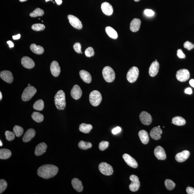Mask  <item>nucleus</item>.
<instances>
[{
    "label": "nucleus",
    "mask_w": 194,
    "mask_h": 194,
    "mask_svg": "<svg viewBox=\"0 0 194 194\" xmlns=\"http://www.w3.org/2000/svg\"><path fill=\"white\" fill-rule=\"evenodd\" d=\"M155 61H157V60L156 59L155 60Z\"/></svg>",
    "instance_id": "nucleus-62"
},
{
    "label": "nucleus",
    "mask_w": 194,
    "mask_h": 194,
    "mask_svg": "<svg viewBox=\"0 0 194 194\" xmlns=\"http://www.w3.org/2000/svg\"><path fill=\"white\" fill-rule=\"evenodd\" d=\"M172 123L178 126L184 125L186 123V120L180 117H175L172 119Z\"/></svg>",
    "instance_id": "nucleus-32"
},
{
    "label": "nucleus",
    "mask_w": 194,
    "mask_h": 194,
    "mask_svg": "<svg viewBox=\"0 0 194 194\" xmlns=\"http://www.w3.org/2000/svg\"><path fill=\"white\" fill-rule=\"evenodd\" d=\"M15 135L13 132L7 130L5 132V136L7 140L11 141L14 139Z\"/></svg>",
    "instance_id": "nucleus-41"
},
{
    "label": "nucleus",
    "mask_w": 194,
    "mask_h": 194,
    "mask_svg": "<svg viewBox=\"0 0 194 194\" xmlns=\"http://www.w3.org/2000/svg\"><path fill=\"white\" fill-rule=\"evenodd\" d=\"M35 134V131L34 129H29L25 132L24 135L22 138V140L24 142H29L34 137Z\"/></svg>",
    "instance_id": "nucleus-22"
},
{
    "label": "nucleus",
    "mask_w": 194,
    "mask_h": 194,
    "mask_svg": "<svg viewBox=\"0 0 194 194\" xmlns=\"http://www.w3.org/2000/svg\"><path fill=\"white\" fill-rule=\"evenodd\" d=\"M50 71L52 75L57 77L61 72V68L58 62L56 61H52L50 67Z\"/></svg>",
    "instance_id": "nucleus-21"
},
{
    "label": "nucleus",
    "mask_w": 194,
    "mask_h": 194,
    "mask_svg": "<svg viewBox=\"0 0 194 194\" xmlns=\"http://www.w3.org/2000/svg\"><path fill=\"white\" fill-rule=\"evenodd\" d=\"M144 14L148 17H152L154 15L155 13L153 10L149 9H146L144 12Z\"/></svg>",
    "instance_id": "nucleus-46"
},
{
    "label": "nucleus",
    "mask_w": 194,
    "mask_h": 194,
    "mask_svg": "<svg viewBox=\"0 0 194 194\" xmlns=\"http://www.w3.org/2000/svg\"><path fill=\"white\" fill-rule=\"evenodd\" d=\"M140 1V0H134V1H136V2H137V1Z\"/></svg>",
    "instance_id": "nucleus-58"
},
{
    "label": "nucleus",
    "mask_w": 194,
    "mask_h": 194,
    "mask_svg": "<svg viewBox=\"0 0 194 194\" xmlns=\"http://www.w3.org/2000/svg\"><path fill=\"white\" fill-rule=\"evenodd\" d=\"M69 22L73 28L78 30H80L82 28V23L77 17L72 15H69L68 16Z\"/></svg>",
    "instance_id": "nucleus-10"
},
{
    "label": "nucleus",
    "mask_w": 194,
    "mask_h": 194,
    "mask_svg": "<svg viewBox=\"0 0 194 194\" xmlns=\"http://www.w3.org/2000/svg\"><path fill=\"white\" fill-rule=\"evenodd\" d=\"M44 11L40 8H37L34 11L30 14V16L32 17H37L42 16L44 14Z\"/></svg>",
    "instance_id": "nucleus-36"
},
{
    "label": "nucleus",
    "mask_w": 194,
    "mask_h": 194,
    "mask_svg": "<svg viewBox=\"0 0 194 194\" xmlns=\"http://www.w3.org/2000/svg\"><path fill=\"white\" fill-rule=\"evenodd\" d=\"M31 50L34 53L37 55H42L44 52V49L43 47L40 46H37L35 43H32L30 46Z\"/></svg>",
    "instance_id": "nucleus-28"
},
{
    "label": "nucleus",
    "mask_w": 194,
    "mask_h": 194,
    "mask_svg": "<svg viewBox=\"0 0 194 194\" xmlns=\"http://www.w3.org/2000/svg\"><path fill=\"white\" fill-rule=\"evenodd\" d=\"M0 77L1 79L8 83L12 82L13 77L12 74L9 70H4L1 72Z\"/></svg>",
    "instance_id": "nucleus-15"
},
{
    "label": "nucleus",
    "mask_w": 194,
    "mask_h": 194,
    "mask_svg": "<svg viewBox=\"0 0 194 194\" xmlns=\"http://www.w3.org/2000/svg\"><path fill=\"white\" fill-rule=\"evenodd\" d=\"M190 156V153L187 150H184L176 155L175 159L178 162H182L185 161Z\"/></svg>",
    "instance_id": "nucleus-16"
},
{
    "label": "nucleus",
    "mask_w": 194,
    "mask_h": 194,
    "mask_svg": "<svg viewBox=\"0 0 194 194\" xmlns=\"http://www.w3.org/2000/svg\"><path fill=\"white\" fill-rule=\"evenodd\" d=\"M138 136L143 144L146 145L148 143L149 137L148 133L146 130H142L139 131L138 133Z\"/></svg>",
    "instance_id": "nucleus-27"
},
{
    "label": "nucleus",
    "mask_w": 194,
    "mask_h": 194,
    "mask_svg": "<svg viewBox=\"0 0 194 194\" xmlns=\"http://www.w3.org/2000/svg\"><path fill=\"white\" fill-rule=\"evenodd\" d=\"M47 146L44 142L41 143L36 146L35 150V155L37 156L41 155L46 151Z\"/></svg>",
    "instance_id": "nucleus-23"
},
{
    "label": "nucleus",
    "mask_w": 194,
    "mask_h": 194,
    "mask_svg": "<svg viewBox=\"0 0 194 194\" xmlns=\"http://www.w3.org/2000/svg\"><path fill=\"white\" fill-rule=\"evenodd\" d=\"M154 153L156 158L158 160H164L166 159V154L165 150L160 146H157L155 148Z\"/></svg>",
    "instance_id": "nucleus-12"
},
{
    "label": "nucleus",
    "mask_w": 194,
    "mask_h": 194,
    "mask_svg": "<svg viewBox=\"0 0 194 194\" xmlns=\"http://www.w3.org/2000/svg\"><path fill=\"white\" fill-rule=\"evenodd\" d=\"M86 56L88 57H91L94 55V50L92 47H89L86 49L85 51Z\"/></svg>",
    "instance_id": "nucleus-43"
},
{
    "label": "nucleus",
    "mask_w": 194,
    "mask_h": 194,
    "mask_svg": "<svg viewBox=\"0 0 194 194\" xmlns=\"http://www.w3.org/2000/svg\"><path fill=\"white\" fill-rule=\"evenodd\" d=\"M3 145V144L2 142H1V140H0V146H2Z\"/></svg>",
    "instance_id": "nucleus-57"
},
{
    "label": "nucleus",
    "mask_w": 194,
    "mask_h": 194,
    "mask_svg": "<svg viewBox=\"0 0 194 194\" xmlns=\"http://www.w3.org/2000/svg\"><path fill=\"white\" fill-rule=\"evenodd\" d=\"M165 185L166 189L169 191L173 190L175 186V184L173 181L169 179L165 180Z\"/></svg>",
    "instance_id": "nucleus-38"
},
{
    "label": "nucleus",
    "mask_w": 194,
    "mask_h": 194,
    "mask_svg": "<svg viewBox=\"0 0 194 194\" xmlns=\"http://www.w3.org/2000/svg\"><path fill=\"white\" fill-rule=\"evenodd\" d=\"M159 64L157 61H154L152 63L149 69V74L152 77L156 76L158 73Z\"/></svg>",
    "instance_id": "nucleus-20"
},
{
    "label": "nucleus",
    "mask_w": 194,
    "mask_h": 194,
    "mask_svg": "<svg viewBox=\"0 0 194 194\" xmlns=\"http://www.w3.org/2000/svg\"><path fill=\"white\" fill-rule=\"evenodd\" d=\"M2 98V95L1 94V93L0 92V100H1V99Z\"/></svg>",
    "instance_id": "nucleus-55"
},
{
    "label": "nucleus",
    "mask_w": 194,
    "mask_h": 194,
    "mask_svg": "<svg viewBox=\"0 0 194 194\" xmlns=\"http://www.w3.org/2000/svg\"><path fill=\"white\" fill-rule=\"evenodd\" d=\"M70 94L72 97L75 100H77L80 99L82 94V92L80 87L76 85L74 86L70 92Z\"/></svg>",
    "instance_id": "nucleus-14"
},
{
    "label": "nucleus",
    "mask_w": 194,
    "mask_h": 194,
    "mask_svg": "<svg viewBox=\"0 0 194 194\" xmlns=\"http://www.w3.org/2000/svg\"><path fill=\"white\" fill-rule=\"evenodd\" d=\"M92 129L93 126L91 124L84 123L81 124L79 127L80 131L84 133H89Z\"/></svg>",
    "instance_id": "nucleus-31"
},
{
    "label": "nucleus",
    "mask_w": 194,
    "mask_h": 194,
    "mask_svg": "<svg viewBox=\"0 0 194 194\" xmlns=\"http://www.w3.org/2000/svg\"><path fill=\"white\" fill-rule=\"evenodd\" d=\"M162 133V129L158 127H156L153 128L151 129L150 131V134L151 138L155 140H158L161 138V135Z\"/></svg>",
    "instance_id": "nucleus-18"
},
{
    "label": "nucleus",
    "mask_w": 194,
    "mask_h": 194,
    "mask_svg": "<svg viewBox=\"0 0 194 194\" xmlns=\"http://www.w3.org/2000/svg\"><path fill=\"white\" fill-rule=\"evenodd\" d=\"M102 97L100 92L97 90L92 91L90 94L89 100L90 104L94 106H97L102 101Z\"/></svg>",
    "instance_id": "nucleus-4"
},
{
    "label": "nucleus",
    "mask_w": 194,
    "mask_h": 194,
    "mask_svg": "<svg viewBox=\"0 0 194 194\" xmlns=\"http://www.w3.org/2000/svg\"><path fill=\"white\" fill-rule=\"evenodd\" d=\"M186 192L188 194H194V188L189 186L186 188Z\"/></svg>",
    "instance_id": "nucleus-49"
},
{
    "label": "nucleus",
    "mask_w": 194,
    "mask_h": 194,
    "mask_svg": "<svg viewBox=\"0 0 194 194\" xmlns=\"http://www.w3.org/2000/svg\"><path fill=\"white\" fill-rule=\"evenodd\" d=\"M177 55L179 58L184 59L186 58V55L183 53L181 49H179L177 51Z\"/></svg>",
    "instance_id": "nucleus-47"
},
{
    "label": "nucleus",
    "mask_w": 194,
    "mask_h": 194,
    "mask_svg": "<svg viewBox=\"0 0 194 194\" xmlns=\"http://www.w3.org/2000/svg\"><path fill=\"white\" fill-rule=\"evenodd\" d=\"M7 43L8 44L9 47L10 48H13L14 47V43H13V42L11 41H7Z\"/></svg>",
    "instance_id": "nucleus-51"
},
{
    "label": "nucleus",
    "mask_w": 194,
    "mask_h": 194,
    "mask_svg": "<svg viewBox=\"0 0 194 194\" xmlns=\"http://www.w3.org/2000/svg\"><path fill=\"white\" fill-rule=\"evenodd\" d=\"M101 9L103 13L107 16H110L113 13V7L109 3L105 2L103 3L101 6Z\"/></svg>",
    "instance_id": "nucleus-17"
},
{
    "label": "nucleus",
    "mask_w": 194,
    "mask_h": 194,
    "mask_svg": "<svg viewBox=\"0 0 194 194\" xmlns=\"http://www.w3.org/2000/svg\"><path fill=\"white\" fill-rule=\"evenodd\" d=\"M20 37L21 35L19 34H18L16 35L13 36L12 37L13 39L14 40L19 39H20Z\"/></svg>",
    "instance_id": "nucleus-52"
},
{
    "label": "nucleus",
    "mask_w": 194,
    "mask_h": 194,
    "mask_svg": "<svg viewBox=\"0 0 194 194\" xmlns=\"http://www.w3.org/2000/svg\"><path fill=\"white\" fill-rule=\"evenodd\" d=\"M73 48L75 52L79 54L81 53V46L80 43H76L73 46Z\"/></svg>",
    "instance_id": "nucleus-45"
},
{
    "label": "nucleus",
    "mask_w": 194,
    "mask_h": 194,
    "mask_svg": "<svg viewBox=\"0 0 194 194\" xmlns=\"http://www.w3.org/2000/svg\"><path fill=\"white\" fill-rule=\"evenodd\" d=\"M7 186V183L6 180L3 179L0 180V193L1 194L5 191Z\"/></svg>",
    "instance_id": "nucleus-40"
},
{
    "label": "nucleus",
    "mask_w": 194,
    "mask_h": 194,
    "mask_svg": "<svg viewBox=\"0 0 194 194\" xmlns=\"http://www.w3.org/2000/svg\"><path fill=\"white\" fill-rule=\"evenodd\" d=\"M105 31L111 38L113 39H117L118 37V35L116 31L112 27L107 26L105 28Z\"/></svg>",
    "instance_id": "nucleus-29"
},
{
    "label": "nucleus",
    "mask_w": 194,
    "mask_h": 194,
    "mask_svg": "<svg viewBox=\"0 0 194 194\" xmlns=\"http://www.w3.org/2000/svg\"><path fill=\"white\" fill-rule=\"evenodd\" d=\"M141 21L139 19H133L131 22L130 25V30L133 32H136L139 30L141 26Z\"/></svg>",
    "instance_id": "nucleus-24"
},
{
    "label": "nucleus",
    "mask_w": 194,
    "mask_h": 194,
    "mask_svg": "<svg viewBox=\"0 0 194 194\" xmlns=\"http://www.w3.org/2000/svg\"><path fill=\"white\" fill-rule=\"evenodd\" d=\"M31 84H29L28 85V86H30Z\"/></svg>",
    "instance_id": "nucleus-60"
},
{
    "label": "nucleus",
    "mask_w": 194,
    "mask_h": 194,
    "mask_svg": "<svg viewBox=\"0 0 194 194\" xmlns=\"http://www.w3.org/2000/svg\"><path fill=\"white\" fill-rule=\"evenodd\" d=\"M102 74L104 79L107 82H112L115 79V72L113 69L109 66H106L103 68Z\"/></svg>",
    "instance_id": "nucleus-3"
},
{
    "label": "nucleus",
    "mask_w": 194,
    "mask_h": 194,
    "mask_svg": "<svg viewBox=\"0 0 194 194\" xmlns=\"http://www.w3.org/2000/svg\"><path fill=\"white\" fill-rule=\"evenodd\" d=\"M22 65L25 68L31 69L34 67L35 64L34 61L31 58L28 57H24L21 59Z\"/></svg>",
    "instance_id": "nucleus-19"
},
{
    "label": "nucleus",
    "mask_w": 194,
    "mask_h": 194,
    "mask_svg": "<svg viewBox=\"0 0 194 194\" xmlns=\"http://www.w3.org/2000/svg\"><path fill=\"white\" fill-rule=\"evenodd\" d=\"M37 90L34 87L28 86L24 90L21 96L22 100L24 101H29L37 93Z\"/></svg>",
    "instance_id": "nucleus-5"
},
{
    "label": "nucleus",
    "mask_w": 194,
    "mask_h": 194,
    "mask_svg": "<svg viewBox=\"0 0 194 194\" xmlns=\"http://www.w3.org/2000/svg\"><path fill=\"white\" fill-rule=\"evenodd\" d=\"M185 93L186 94L191 95L192 93V91L191 88H187L185 90Z\"/></svg>",
    "instance_id": "nucleus-50"
},
{
    "label": "nucleus",
    "mask_w": 194,
    "mask_h": 194,
    "mask_svg": "<svg viewBox=\"0 0 194 194\" xmlns=\"http://www.w3.org/2000/svg\"><path fill=\"white\" fill-rule=\"evenodd\" d=\"M99 169L100 172L105 175H111L113 173L112 167L106 162H103L99 164Z\"/></svg>",
    "instance_id": "nucleus-7"
},
{
    "label": "nucleus",
    "mask_w": 194,
    "mask_h": 194,
    "mask_svg": "<svg viewBox=\"0 0 194 194\" xmlns=\"http://www.w3.org/2000/svg\"><path fill=\"white\" fill-rule=\"evenodd\" d=\"M176 76L179 81L182 82H186L190 78V73L186 69H180L177 72Z\"/></svg>",
    "instance_id": "nucleus-8"
},
{
    "label": "nucleus",
    "mask_w": 194,
    "mask_h": 194,
    "mask_svg": "<svg viewBox=\"0 0 194 194\" xmlns=\"http://www.w3.org/2000/svg\"><path fill=\"white\" fill-rule=\"evenodd\" d=\"M59 171L58 167L55 165L47 164L42 165L39 168L37 174L40 177L45 179L52 178L56 175Z\"/></svg>",
    "instance_id": "nucleus-1"
},
{
    "label": "nucleus",
    "mask_w": 194,
    "mask_h": 194,
    "mask_svg": "<svg viewBox=\"0 0 194 194\" xmlns=\"http://www.w3.org/2000/svg\"><path fill=\"white\" fill-rule=\"evenodd\" d=\"M129 179L131 183L129 186V188L132 192H136L139 189L140 186V183L138 177L135 175L130 176Z\"/></svg>",
    "instance_id": "nucleus-9"
},
{
    "label": "nucleus",
    "mask_w": 194,
    "mask_h": 194,
    "mask_svg": "<svg viewBox=\"0 0 194 194\" xmlns=\"http://www.w3.org/2000/svg\"><path fill=\"white\" fill-rule=\"evenodd\" d=\"M139 119L141 123L146 126L151 124L153 120L151 115L145 111L142 112L140 114Z\"/></svg>",
    "instance_id": "nucleus-11"
},
{
    "label": "nucleus",
    "mask_w": 194,
    "mask_h": 194,
    "mask_svg": "<svg viewBox=\"0 0 194 194\" xmlns=\"http://www.w3.org/2000/svg\"><path fill=\"white\" fill-rule=\"evenodd\" d=\"M32 29L33 30L40 31L43 30L46 28L45 25L42 24L37 23L32 25Z\"/></svg>",
    "instance_id": "nucleus-39"
},
{
    "label": "nucleus",
    "mask_w": 194,
    "mask_h": 194,
    "mask_svg": "<svg viewBox=\"0 0 194 194\" xmlns=\"http://www.w3.org/2000/svg\"><path fill=\"white\" fill-rule=\"evenodd\" d=\"M19 1L20 2H24V1H28V0H19Z\"/></svg>",
    "instance_id": "nucleus-56"
},
{
    "label": "nucleus",
    "mask_w": 194,
    "mask_h": 194,
    "mask_svg": "<svg viewBox=\"0 0 194 194\" xmlns=\"http://www.w3.org/2000/svg\"><path fill=\"white\" fill-rule=\"evenodd\" d=\"M44 103L43 101L41 99L37 100L33 105V108L36 110L41 111L44 108Z\"/></svg>",
    "instance_id": "nucleus-34"
},
{
    "label": "nucleus",
    "mask_w": 194,
    "mask_h": 194,
    "mask_svg": "<svg viewBox=\"0 0 194 194\" xmlns=\"http://www.w3.org/2000/svg\"><path fill=\"white\" fill-rule=\"evenodd\" d=\"M109 143L108 141H102L99 144V148L101 151H103L109 146Z\"/></svg>",
    "instance_id": "nucleus-42"
},
{
    "label": "nucleus",
    "mask_w": 194,
    "mask_h": 194,
    "mask_svg": "<svg viewBox=\"0 0 194 194\" xmlns=\"http://www.w3.org/2000/svg\"><path fill=\"white\" fill-rule=\"evenodd\" d=\"M79 75L82 80L86 83L90 84L92 81L91 75L86 70H82L79 72Z\"/></svg>",
    "instance_id": "nucleus-25"
},
{
    "label": "nucleus",
    "mask_w": 194,
    "mask_h": 194,
    "mask_svg": "<svg viewBox=\"0 0 194 194\" xmlns=\"http://www.w3.org/2000/svg\"><path fill=\"white\" fill-rule=\"evenodd\" d=\"M50 1V0H46V2H47V1Z\"/></svg>",
    "instance_id": "nucleus-59"
},
{
    "label": "nucleus",
    "mask_w": 194,
    "mask_h": 194,
    "mask_svg": "<svg viewBox=\"0 0 194 194\" xmlns=\"http://www.w3.org/2000/svg\"><path fill=\"white\" fill-rule=\"evenodd\" d=\"M139 71L138 68L133 67L129 69L127 75V79L128 81L130 83L135 82L138 78Z\"/></svg>",
    "instance_id": "nucleus-6"
},
{
    "label": "nucleus",
    "mask_w": 194,
    "mask_h": 194,
    "mask_svg": "<svg viewBox=\"0 0 194 194\" xmlns=\"http://www.w3.org/2000/svg\"><path fill=\"white\" fill-rule=\"evenodd\" d=\"M13 132L17 137H20L23 135V129L20 126L16 125L14 126L13 129Z\"/></svg>",
    "instance_id": "nucleus-37"
},
{
    "label": "nucleus",
    "mask_w": 194,
    "mask_h": 194,
    "mask_svg": "<svg viewBox=\"0 0 194 194\" xmlns=\"http://www.w3.org/2000/svg\"><path fill=\"white\" fill-rule=\"evenodd\" d=\"M158 127H159V128H160V126H158Z\"/></svg>",
    "instance_id": "nucleus-61"
},
{
    "label": "nucleus",
    "mask_w": 194,
    "mask_h": 194,
    "mask_svg": "<svg viewBox=\"0 0 194 194\" xmlns=\"http://www.w3.org/2000/svg\"><path fill=\"white\" fill-rule=\"evenodd\" d=\"M123 158L125 162L129 166L134 168H136L138 167V163L134 158L130 155L125 154L123 155Z\"/></svg>",
    "instance_id": "nucleus-13"
},
{
    "label": "nucleus",
    "mask_w": 194,
    "mask_h": 194,
    "mask_svg": "<svg viewBox=\"0 0 194 194\" xmlns=\"http://www.w3.org/2000/svg\"><path fill=\"white\" fill-rule=\"evenodd\" d=\"M55 106L59 110H64L66 108L65 94L62 90H59L55 94Z\"/></svg>",
    "instance_id": "nucleus-2"
},
{
    "label": "nucleus",
    "mask_w": 194,
    "mask_h": 194,
    "mask_svg": "<svg viewBox=\"0 0 194 194\" xmlns=\"http://www.w3.org/2000/svg\"><path fill=\"white\" fill-rule=\"evenodd\" d=\"M79 148L83 150H86L91 148L92 145L89 142H85L83 141H81L78 144Z\"/></svg>",
    "instance_id": "nucleus-35"
},
{
    "label": "nucleus",
    "mask_w": 194,
    "mask_h": 194,
    "mask_svg": "<svg viewBox=\"0 0 194 194\" xmlns=\"http://www.w3.org/2000/svg\"><path fill=\"white\" fill-rule=\"evenodd\" d=\"M55 1L58 5H61L62 3V0H55Z\"/></svg>",
    "instance_id": "nucleus-54"
},
{
    "label": "nucleus",
    "mask_w": 194,
    "mask_h": 194,
    "mask_svg": "<svg viewBox=\"0 0 194 194\" xmlns=\"http://www.w3.org/2000/svg\"><path fill=\"white\" fill-rule=\"evenodd\" d=\"M189 83L191 86H192L194 88V79H191L190 81H189Z\"/></svg>",
    "instance_id": "nucleus-53"
},
{
    "label": "nucleus",
    "mask_w": 194,
    "mask_h": 194,
    "mask_svg": "<svg viewBox=\"0 0 194 194\" xmlns=\"http://www.w3.org/2000/svg\"><path fill=\"white\" fill-rule=\"evenodd\" d=\"M121 128L119 127H117L113 129L112 132L114 135H116L117 134L119 133L121 131Z\"/></svg>",
    "instance_id": "nucleus-48"
},
{
    "label": "nucleus",
    "mask_w": 194,
    "mask_h": 194,
    "mask_svg": "<svg viewBox=\"0 0 194 194\" xmlns=\"http://www.w3.org/2000/svg\"><path fill=\"white\" fill-rule=\"evenodd\" d=\"M11 155V152L7 149L3 148L0 150V159H1L5 160L8 159Z\"/></svg>",
    "instance_id": "nucleus-30"
},
{
    "label": "nucleus",
    "mask_w": 194,
    "mask_h": 194,
    "mask_svg": "<svg viewBox=\"0 0 194 194\" xmlns=\"http://www.w3.org/2000/svg\"><path fill=\"white\" fill-rule=\"evenodd\" d=\"M72 184L75 190L78 192H81L83 189V186L80 180L76 178H73L72 180Z\"/></svg>",
    "instance_id": "nucleus-26"
},
{
    "label": "nucleus",
    "mask_w": 194,
    "mask_h": 194,
    "mask_svg": "<svg viewBox=\"0 0 194 194\" xmlns=\"http://www.w3.org/2000/svg\"><path fill=\"white\" fill-rule=\"evenodd\" d=\"M31 117L34 121L37 123H40L44 119V117L43 114L39 112H34L31 115Z\"/></svg>",
    "instance_id": "nucleus-33"
},
{
    "label": "nucleus",
    "mask_w": 194,
    "mask_h": 194,
    "mask_svg": "<svg viewBox=\"0 0 194 194\" xmlns=\"http://www.w3.org/2000/svg\"><path fill=\"white\" fill-rule=\"evenodd\" d=\"M185 48L186 49L188 50H190L194 48V44L190 42L186 41L183 45Z\"/></svg>",
    "instance_id": "nucleus-44"
}]
</instances>
